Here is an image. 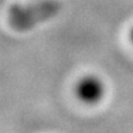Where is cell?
<instances>
[{"mask_svg": "<svg viewBox=\"0 0 133 133\" xmlns=\"http://www.w3.org/2000/svg\"><path fill=\"white\" fill-rule=\"evenodd\" d=\"M59 10V0H29L17 3L8 9V23L17 31H29L45 21L52 19Z\"/></svg>", "mask_w": 133, "mask_h": 133, "instance_id": "obj_1", "label": "cell"}, {"mask_svg": "<svg viewBox=\"0 0 133 133\" xmlns=\"http://www.w3.org/2000/svg\"><path fill=\"white\" fill-rule=\"evenodd\" d=\"M105 83L102 82L101 78L97 75H84L80 78L75 85V94L76 97L88 105H94L98 103L103 97H105Z\"/></svg>", "mask_w": 133, "mask_h": 133, "instance_id": "obj_2", "label": "cell"}, {"mask_svg": "<svg viewBox=\"0 0 133 133\" xmlns=\"http://www.w3.org/2000/svg\"><path fill=\"white\" fill-rule=\"evenodd\" d=\"M129 38H131V42H132V44H133V27H132V30H131V34H129Z\"/></svg>", "mask_w": 133, "mask_h": 133, "instance_id": "obj_3", "label": "cell"}]
</instances>
